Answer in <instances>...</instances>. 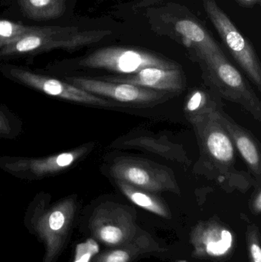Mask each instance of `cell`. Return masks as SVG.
Segmentation results:
<instances>
[{"instance_id": "6da1fadb", "label": "cell", "mask_w": 261, "mask_h": 262, "mask_svg": "<svg viewBox=\"0 0 261 262\" xmlns=\"http://www.w3.org/2000/svg\"><path fill=\"white\" fill-rule=\"evenodd\" d=\"M80 215L76 195L52 202L49 193L38 194L28 206L24 226L44 246L41 262H58L72 239Z\"/></svg>"}, {"instance_id": "7a4b0ae2", "label": "cell", "mask_w": 261, "mask_h": 262, "mask_svg": "<svg viewBox=\"0 0 261 262\" xmlns=\"http://www.w3.org/2000/svg\"><path fill=\"white\" fill-rule=\"evenodd\" d=\"M77 227L89 238L110 247H117L132 239L139 229L134 211L113 202H101L80 212Z\"/></svg>"}, {"instance_id": "3957f363", "label": "cell", "mask_w": 261, "mask_h": 262, "mask_svg": "<svg viewBox=\"0 0 261 262\" xmlns=\"http://www.w3.org/2000/svg\"><path fill=\"white\" fill-rule=\"evenodd\" d=\"M204 64L207 81L223 98L242 106L254 119L261 121V103L252 88L224 53H197Z\"/></svg>"}, {"instance_id": "277c9868", "label": "cell", "mask_w": 261, "mask_h": 262, "mask_svg": "<svg viewBox=\"0 0 261 262\" xmlns=\"http://www.w3.org/2000/svg\"><path fill=\"white\" fill-rule=\"evenodd\" d=\"M109 34V31H81L74 26H41L38 32L29 34L0 49V58L38 53L55 49L75 50L98 42Z\"/></svg>"}, {"instance_id": "5b68a950", "label": "cell", "mask_w": 261, "mask_h": 262, "mask_svg": "<svg viewBox=\"0 0 261 262\" xmlns=\"http://www.w3.org/2000/svg\"><path fill=\"white\" fill-rule=\"evenodd\" d=\"M77 66L84 69H104L121 75H133L146 68L179 69L177 63L147 51L122 47L98 49L81 58Z\"/></svg>"}, {"instance_id": "8992f818", "label": "cell", "mask_w": 261, "mask_h": 262, "mask_svg": "<svg viewBox=\"0 0 261 262\" xmlns=\"http://www.w3.org/2000/svg\"><path fill=\"white\" fill-rule=\"evenodd\" d=\"M110 175L115 181L125 182L155 194L180 192L174 173L170 168L146 159L117 157L110 166Z\"/></svg>"}, {"instance_id": "52a82bcc", "label": "cell", "mask_w": 261, "mask_h": 262, "mask_svg": "<svg viewBox=\"0 0 261 262\" xmlns=\"http://www.w3.org/2000/svg\"><path fill=\"white\" fill-rule=\"evenodd\" d=\"M217 110L213 104L205 112L188 120L196 130L199 144L207 159L225 175L234 167L235 150L229 135L218 120Z\"/></svg>"}, {"instance_id": "ba28073f", "label": "cell", "mask_w": 261, "mask_h": 262, "mask_svg": "<svg viewBox=\"0 0 261 262\" xmlns=\"http://www.w3.org/2000/svg\"><path fill=\"white\" fill-rule=\"evenodd\" d=\"M203 6L208 18L234 59L261 91L260 63L250 41L241 34L215 0H203Z\"/></svg>"}, {"instance_id": "9c48e42d", "label": "cell", "mask_w": 261, "mask_h": 262, "mask_svg": "<svg viewBox=\"0 0 261 262\" xmlns=\"http://www.w3.org/2000/svg\"><path fill=\"white\" fill-rule=\"evenodd\" d=\"M64 81L101 98L132 107H153L167 101L172 94L101 78L64 76Z\"/></svg>"}, {"instance_id": "30bf717a", "label": "cell", "mask_w": 261, "mask_h": 262, "mask_svg": "<svg viewBox=\"0 0 261 262\" xmlns=\"http://www.w3.org/2000/svg\"><path fill=\"white\" fill-rule=\"evenodd\" d=\"M1 70L8 78L51 96L74 103L96 107H110L116 105V103L110 100L82 90L67 81L39 75L23 68L6 66H3Z\"/></svg>"}, {"instance_id": "8fae6325", "label": "cell", "mask_w": 261, "mask_h": 262, "mask_svg": "<svg viewBox=\"0 0 261 262\" xmlns=\"http://www.w3.org/2000/svg\"><path fill=\"white\" fill-rule=\"evenodd\" d=\"M93 143L83 145L67 152L41 158L2 157L0 167L12 176L25 180H39L55 175L84 158L93 149Z\"/></svg>"}, {"instance_id": "7c38bea8", "label": "cell", "mask_w": 261, "mask_h": 262, "mask_svg": "<svg viewBox=\"0 0 261 262\" xmlns=\"http://www.w3.org/2000/svg\"><path fill=\"white\" fill-rule=\"evenodd\" d=\"M194 252L199 258H219L228 255L232 248V234L214 220L202 222L193 229L191 235Z\"/></svg>"}, {"instance_id": "4fadbf2b", "label": "cell", "mask_w": 261, "mask_h": 262, "mask_svg": "<svg viewBox=\"0 0 261 262\" xmlns=\"http://www.w3.org/2000/svg\"><path fill=\"white\" fill-rule=\"evenodd\" d=\"M113 82L125 83L145 89L175 95L183 92L185 78L181 68L163 69L150 67L142 69L133 75L100 78Z\"/></svg>"}, {"instance_id": "5bb4252c", "label": "cell", "mask_w": 261, "mask_h": 262, "mask_svg": "<svg viewBox=\"0 0 261 262\" xmlns=\"http://www.w3.org/2000/svg\"><path fill=\"white\" fill-rule=\"evenodd\" d=\"M217 118L222 127L229 135L234 146L248 165L250 170L260 181L261 156L260 147L254 136L244 127L234 122L225 112L217 110Z\"/></svg>"}, {"instance_id": "9a60e30c", "label": "cell", "mask_w": 261, "mask_h": 262, "mask_svg": "<svg viewBox=\"0 0 261 262\" xmlns=\"http://www.w3.org/2000/svg\"><path fill=\"white\" fill-rule=\"evenodd\" d=\"M162 251L150 234L138 231L128 243L95 255L90 262H133L146 254Z\"/></svg>"}, {"instance_id": "2e32d148", "label": "cell", "mask_w": 261, "mask_h": 262, "mask_svg": "<svg viewBox=\"0 0 261 262\" xmlns=\"http://www.w3.org/2000/svg\"><path fill=\"white\" fill-rule=\"evenodd\" d=\"M121 146L144 149L179 163H188V159L182 148L175 143L159 140L151 137H136L125 139L120 143Z\"/></svg>"}, {"instance_id": "e0dca14e", "label": "cell", "mask_w": 261, "mask_h": 262, "mask_svg": "<svg viewBox=\"0 0 261 262\" xmlns=\"http://www.w3.org/2000/svg\"><path fill=\"white\" fill-rule=\"evenodd\" d=\"M122 193L133 204L162 218L170 219V209L163 200L153 192L134 187L123 181H115Z\"/></svg>"}, {"instance_id": "ac0fdd59", "label": "cell", "mask_w": 261, "mask_h": 262, "mask_svg": "<svg viewBox=\"0 0 261 262\" xmlns=\"http://www.w3.org/2000/svg\"><path fill=\"white\" fill-rule=\"evenodd\" d=\"M176 30L185 38L189 46L195 48L197 53H223L208 32L196 21L189 19L180 20L176 23Z\"/></svg>"}, {"instance_id": "d6986e66", "label": "cell", "mask_w": 261, "mask_h": 262, "mask_svg": "<svg viewBox=\"0 0 261 262\" xmlns=\"http://www.w3.org/2000/svg\"><path fill=\"white\" fill-rule=\"evenodd\" d=\"M25 15L35 21L59 18L67 9L65 0H18Z\"/></svg>"}, {"instance_id": "ffe728a7", "label": "cell", "mask_w": 261, "mask_h": 262, "mask_svg": "<svg viewBox=\"0 0 261 262\" xmlns=\"http://www.w3.org/2000/svg\"><path fill=\"white\" fill-rule=\"evenodd\" d=\"M212 105V103L208 101V95L205 92L201 90L194 91L190 94L185 103V112L187 118L199 115Z\"/></svg>"}, {"instance_id": "44dd1931", "label": "cell", "mask_w": 261, "mask_h": 262, "mask_svg": "<svg viewBox=\"0 0 261 262\" xmlns=\"http://www.w3.org/2000/svg\"><path fill=\"white\" fill-rule=\"evenodd\" d=\"M248 244L251 262H261L260 233L256 226L248 227Z\"/></svg>"}, {"instance_id": "7402d4cb", "label": "cell", "mask_w": 261, "mask_h": 262, "mask_svg": "<svg viewBox=\"0 0 261 262\" xmlns=\"http://www.w3.org/2000/svg\"><path fill=\"white\" fill-rule=\"evenodd\" d=\"M12 124L6 114L0 108V136L8 137L12 133Z\"/></svg>"}, {"instance_id": "603a6c76", "label": "cell", "mask_w": 261, "mask_h": 262, "mask_svg": "<svg viewBox=\"0 0 261 262\" xmlns=\"http://www.w3.org/2000/svg\"><path fill=\"white\" fill-rule=\"evenodd\" d=\"M253 209L257 214H260L261 212V191L258 188L257 192H255L252 203Z\"/></svg>"}, {"instance_id": "cb8c5ba5", "label": "cell", "mask_w": 261, "mask_h": 262, "mask_svg": "<svg viewBox=\"0 0 261 262\" xmlns=\"http://www.w3.org/2000/svg\"><path fill=\"white\" fill-rule=\"evenodd\" d=\"M238 3L245 7H253L256 5H260L261 0H237Z\"/></svg>"}]
</instances>
